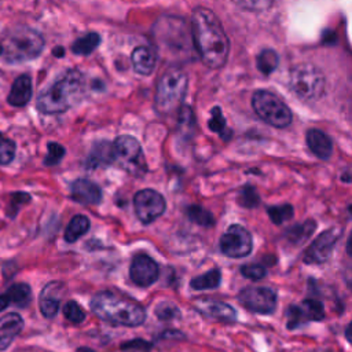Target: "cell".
Segmentation results:
<instances>
[{"label": "cell", "mask_w": 352, "mask_h": 352, "mask_svg": "<svg viewBox=\"0 0 352 352\" xmlns=\"http://www.w3.org/2000/svg\"><path fill=\"white\" fill-rule=\"evenodd\" d=\"M316 224L315 221L309 220V221H305L302 224H297L294 227H290L287 231H286V238L289 241H292L293 243H301L304 242L315 230Z\"/></svg>", "instance_id": "27"}, {"label": "cell", "mask_w": 352, "mask_h": 352, "mask_svg": "<svg viewBox=\"0 0 352 352\" xmlns=\"http://www.w3.org/2000/svg\"><path fill=\"white\" fill-rule=\"evenodd\" d=\"M48 153L44 158V164L45 165H56L60 162V160L63 158L65 155V147L60 146L59 143H55V142H50L48 143Z\"/></svg>", "instance_id": "34"}, {"label": "cell", "mask_w": 352, "mask_h": 352, "mask_svg": "<svg viewBox=\"0 0 352 352\" xmlns=\"http://www.w3.org/2000/svg\"><path fill=\"white\" fill-rule=\"evenodd\" d=\"M289 84L302 99H316L323 94L324 77L314 65L301 63L292 69Z\"/></svg>", "instance_id": "7"}, {"label": "cell", "mask_w": 352, "mask_h": 352, "mask_svg": "<svg viewBox=\"0 0 352 352\" xmlns=\"http://www.w3.org/2000/svg\"><path fill=\"white\" fill-rule=\"evenodd\" d=\"M239 302L249 311L256 314L268 315L275 311L276 293L264 286H249L239 292Z\"/></svg>", "instance_id": "10"}, {"label": "cell", "mask_w": 352, "mask_h": 352, "mask_svg": "<svg viewBox=\"0 0 352 352\" xmlns=\"http://www.w3.org/2000/svg\"><path fill=\"white\" fill-rule=\"evenodd\" d=\"M72 198L82 205H96L102 201V191L94 182L77 179L72 184Z\"/></svg>", "instance_id": "16"}, {"label": "cell", "mask_w": 352, "mask_h": 352, "mask_svg": "<svg viewBox=\"0 0 352 352\" xmlns=\"http://www.w3.org/2000/svg\"><path fill=\"white\" fill-rule=\"evenodd\" d=\"M85 89L84 76L76 70H67L55 82L40 92L37 109L44 114H58L69 110L82 96Z\"/></svg>", "instance_id": "2"}, {"label": "cell", "mask_w": 352, "mask_h": 352, "mask_svg": "<svg viewBox=\"0 0 352 352\" xmlns=\"http://www.w3.org/2000/svg\"><path fill=\"white\" fill-rule=\"evenodd\" d=\"M186 213H187V217L199 224V226H213L214 224V219L212 216V213L209 210H206L205 208L199 206V205H190L187 209H186Z\"/></svg>", "instance_id": "28"}, {"label": "cell", "mask_w": 352, "mask_h": 352, "mask_svg": "<svg viewBox=\"0 0 352 352\" xmlns=\"http://www.w3.org/2000/svg\"><path fill=\"white\" fill-rule=\"evenodd\" d=\"M77 352H92L91 349H88V348H78L77 349Z\"/></svg>", "instance_id": "41"}, {"label": "cell", "mask_w": 352, "mask_h": 352, "mask_svg": "<svg viewBox=\"0 0 352 352\" xmlns=\"http://www.w3.org/2000/svg\"><path fill=\"white\" fill-rule=\"evenodd\" d=\"M15 143L0 133V165L10 164L15 155Z\"/></svg>", "instance_id": "31"}, {"label": "cell", "mask_w": 352, "mask_h": 352, "mask_svg": "<svg viewBox=\"0 0 352 352\" xmlns=\"http://www.w3.org/2000/svg\"><path fill=\"white\" fill-rule=\"evenodd\" d=\"M32 98V80L28 74H21L12 82L10 94H8V103L11 106H25Z\"/></svg>", "instance_id": "22"}, {"label": "cell", "mask_w": 352, "mask_h": 352, "mask_svg": "<svg viewBox=\"0 0 352 352\" xmlns=\"http://www.w3.org/2000/svg\"><path fill=\"white\" fill-rule=\"evenodd\" d=\"M287 327L294 329L307 322L322 320L324 318L323 304L318 300H304L300 305H290L286 309Z\"/></svg>", "instance_id": "12"}, {"label": "cell", "mask_w": 352, "mask_h": 352, "mask_svg": "<svg viewBox=\"0 0 352 352\" xmlns=\"http://www.w3.org/2000/svg\"><path fill=\"white\" fill-rule=\"evenodd\" d=\"M195 308L205 316L213 318L220 322H234L236 319L235 309L231 305L221 301L199 298L195 301Z\"/></svg>", "instance_id": "15"}, {"label": "cell", "mask_w": 352, "mask_h": 352, "mask_svg": "<svg viewBox=\"0 0 352 352\" xmlns=\"http://www.w3.org/2000/svg\"><path fill=\"white\" fill-rule=\"evenodd\" d=\"M257 66L261 73L271 74L278 66V55L272 50H264L257 56Z\"/></svg>", "instance_id": "29"}, {"label": "cell", "mask_w": 352, "mask_h": 352, "mask_svg": "<svg viewBox=\"0 0 352 352\" xmlns=\"http://www.w3.org/2000/svg\"><path fill=\"white\" fill-rule=\"evenodd\" d=\"M307 139V144L309 147V150L320 160H329L331 153H333V143L330 140V138L319 131V129H309L305 135Z\"/></svg>", "instance_id": "19"}, {"label": "cell", "mask_w": 352, "mask_h": 352, "mask_svg": "<svg viewBox=\"0 0 352 352\" xmlns=\"http://www.w3.org/2000/svg\"><path fill=\"white\" fill-rule=\"evenodd\" d=\"M209 128L214 132H217L219 135H223L224 136V132H226V120L221 114V110L219 107H214L212 110V118L209 121Z\"/></svg>", "instance_id": "38"}, {"label": "cell", "mask_w": 352, "mask_h": 352, "mask_svg": "<svg viewBox=\"0 0 352 352\" xmlns=\"http://www.w3.org/2000/svg\"><path fill=\"white\" fill-rule=\"evenodd\" d=\"M252 107L263 121L275 128H286L293 118L290 109L270 91H256L252 96Z\"/></svg>", "instance_id": "6"}, {"label": "cell", "mask_w": 352, "mask_h": 352, "mask_svg": "<svg viewBox=\"0 0 352 352\" xmlns=\"http://www.w3.org/2000/svg\"><path fill=\"white\" fill-rule=\"evenodd\" d=\"M158 275H160L158 264L151 257L146 254H140L132 260L129 267V276L135 285L140 287H147L157 280Z\"/></svg>", "instance_id": "14"}, {"label": "cell", "mask_w": 352, "mask_h": 352, "mask_svg": "<svg viewBox=\"0 0 352 352\" xmlns=\"http://www.w3.org/2000/svg\"><path fill=\"white\" fill-rule=\"evenodd\" d=\"M241 274L252 280H258L263 279L267 275V270L265 267L260 265V264H245L241 268Z\"/></svg>", "instance_id": "37"}, {"label": "cell", "mask_w": 352, "mask_h": 352, "mask_svg": "<svg viewBox=\"0 0 352 352\" xmlns=\"http://www.w3.org/2000/svg\"><path fill=\"white\" fill-rule=\"evenodd\" d=\"M54 54H56V56H62L63 50H62V48H55V50H54Z\"/></svg>", "instance_id": "40"}, {"label": "cell", "mask_w": 352, "mask_h": 352, "mask_svg": "<svg viewBox=\"0 0 352 352\" xmlns=\"http://www.w3.org/2000/svg\"><path fill=\"white\" fill-rule=\"evenodd\" d=\"M22 329L23 319L19 314L10 312L3 315L0 318V351L7 349Z\"/></svg>", "instance_id": "17"}, {"label": "cell", "mask_w": 352, "mask_h": 352, "mask_svg": "<svg viewBox=\"0 0 352 352\" xmlns=\"http://www.w3.org/2000/svg\"><path fill=\"white\" fill-rule=\"evenodd\" d=\"M32 300V289L28 283H15L0 294V312L11 304L26 307Z\"/></svg>", "instance_id": "18"}, {"label": "cell", "mask_w": 352, "mask_h": 352, "mask_svg": "<svg viewBox=\"0 0 352 352\" xmlns=\"http://www.w3.org/2000/svg\"><path fill=\"white\" fill-rule=\"evenodd\" d=\"M238 202H239V205H242L245 208H254L260 204V197L254 187L246 186L239 191Z\"/></svg>", "instance_id": "32"}, {"label": "cell", "mask_w": 352, "mask_h": 352, "mask_svg": "<svg viewBox=\"0 0 352 352\" xmlns=\"http://www.w3.org/2000/svg\"><path fill=\"white\" fill-rule=\"evenodd\" d=\"M221 282V272L220 270H210L199 276L192 278L190 286L195 290H205V289H214Z\"/></svg>", "instance_id": "25"}, {"label": "cell", "mask_w": 352, "mask_h": 352, "mask_svg": "<svg viewBox=\"0 0 352 352\" xmlns=\"http://www.w3.org/2000/svg\"><path fill=\"white\" fill-rule=\"evenodd\" d=\"M62 285L59 282L48 283L40 296V311L45 318H52L56 315L59 309V294H60Z\"/></svg>", "instance_id": "20"}, {"label": "cell", "mask_w": 352, "mask_h": 352, "mask_svg": "<svg viewBox=\"0 0 352 352\" xmlns=\"http://www.w3.org/2000/svg\"><path fill=\"white\" fill-rule=\"evenodd\" d=\"M44 48V38L28 26H15L6 32L0 43V55L10 63H21L37 58Z\"/></svg>", "instance_id": "4"}, {"label": "cell", "mask_w": 352, "mask_h": 352, "mask_svg": "<svg viewBox=\"0 0 352 352\" xmlns=\"http://www.w3.org/2000/svg\"><path fill=\"white\" fill-rule=\"evenodd\" d=\"M63 315L72 323H81L85 319L84 309L76 301H67L65 304Z\"/></svg>", "instance_id": "33"}, {"label": "cell", "mask_w": 352, "mask_h": 352, "mask_svg": "<svg viewBox=\"0 0 352 352\" xmlns=\"http://www.w3.org/2000/svg\"><path fill=\"white\" fill-rule=\"evenodd\" d=\"M30 201V195L28 192H23V191H19V192H14L11 195V202L7 208V214L10 217H15V214L19 212L21 206L28 204Z\"/></svg>", "instance_id": "35"}, {"label": "cell", "mask_w": 352, "mask_h": 352, "mask_svg": "<svg viewBox=\"0 0 352 352\" xmlns=\"http://www.w3.org/2000/svg\"><path fill=\"white\" fill-rule=\"evenodd\" d=\"M187 74L179 67L168 69L158 80L154 106L161 114H169L180 107L187 92Z\"/></svg>", "instance_id": "5"}, {"label": "cell", "mask_w": 352, "mask_h": 352, "mask_svg": "<svg viewBox=\"0 0 352 352\" xmlns=\"http://www.w3.org/2000/svg\"><path fill=\"white\" fill-rule=\"evenodd\" d=\"M133 70L140 76H148L155 69V54L150 47L139 45L131 55Z\"/></svg>", "instance_id": "21"}, {"label": "cell", "mask_w": 352, "mask_h": 352, "mask_svg": "<svg viewBox=\"0 0 352 352\" xmlns=\"http://www.w3.org/2000/svg\"><path fill=\"white\" fill-rule=\"evenodd\" d=\"M268 216L272 223L282 224L283 221L289 220L293 216V206L289 204L278 205V206H270L268 208Z\"/></svg>", "instance_id": "30"}, {"label": "cell", "mask_w": 352, "mask_h": 352, "mask_svg": "<svg viewBox=\"0 0 352 352\" xmlns=\"http://www.w3.org/2000/svg\"><path fill=\"white\" fill-rule=\"evenodd\" d=\"M99 41H100V37L98 33H95V32L87 33L85 36L77 38L73 43L72 51L77 55H89L99 45Z\"/></svg>", "instance_id": "26"}, {"label": "cell", "mask_w": 352, "mask_h": 352, "mask_svg": "<svg viewBox=\"0 0 352 352\" xmlns=\"http://www.w3.org/2000/svg\"><path fill=\"white\" fill-rule=\"evenodd\" d=\"M238 7L248 11H264L271 7L274 0H232Z\"/></svg>", "instance_id": "36"}, {"label": "cell", "mask_w": 352, "mask_h": 352, "mask_svg": "<svg viewBox=\"0 0 352 352\" xmlns=\"http://www.w3.org/2000/svg\"><path fill=\"white\" fill-rule=\"evenodd\" d=\"M113 161H114V148H113V143H109V142L98 143L88 158V164L91 166H96L99 164H109Z\"/></svg>", "instance_id": "24"}, {"label": "cell", "mask_w": 352, "mask_h": 352, "mask_svg": "<svg viewBox=\"0 0 352 352\" xmlns=\"http://www.w3.org/2000/svg\"><path fill=\"white\" fill-rule=\"evenodd\" d=\"M155 314L160 319L162 320H169V319H173L177 316L179 314V309L177 307H175L172 302H161L157 305L155 308Z\"/></svg>", "instance_id": "39"}, {"label": "cell", "mask_w": 352, "mask_h": 352, "mask_svg": "<svg viewBox=\"0 0 352 352\" xmlns=\"http://www.w3.org/2000/svg\"><path fill=\"white\" fill-rule=\"evenodd\" d=\"M133 206L139 220L143 224H150L165 212L166 204L158 191L144 188L135 194Z\"/></svg>", "instance_id": "11"}, {"label": "cell", "mask_w": 352, "mask_h": 352, "mask_svg": "<svg viewBox=\"0 0 352 352\" xmlns=\"http://www.w3.org/2000/svg\"><path fill=\"white\" fill-rule=\"evenodd\" d=\"M340 236L338 228H330L323 231L305 250L304 263L307 264H319L329 258L333 248Z\"/></svg>", "instance_id": "13"}, {"label": "cell", "mask_w": 352, "mask_h": 352, "mask_svg": "<svg viewBox=\"0 0 352 352\" xmlns=\"http://www.w3.org/2000/svg\"><path fill=\"white\" fill-rule=\"evenodd\" d=\"M114 161L117 160L122 168L129 172L142 170L144 166V157L139 142L129 135L118 136L114 143Z\"/></svg>", "instance_id": "9"}, {"label": "cell", "mask_w": 352, "mask_h": 352, "mask_svg": "<svg viewBox=\"0 0 352 352\" xmlns=\"http://www.w3.org/2000/svg\"><path fill=\"white\" fill-rule=\"evenodd\" d=\"M191 34L201 60L212 67H221L230 52L228 37L216 14L198 7L191 18Z\"/></svg>", "instance_id": "1"}, {"label": "cell", "mask_w": 352, "mask_h": 352, "mask_svg": "<svg viewBox=\"0 0 352 352\" xmlns=\"http://www.w3.org/2000/svg\"><path fill=\"white\" fill-rule=\"evenodd\" d=\"M91 309L100 319L117 326H139L146 319V312L139 304L111 292L96 293L91 300Z\"/></svg>", "instance_id": "3"}, {"label": "cell", "mask_w": 352, "mask_h": 352, "mask_svg": "<svg viewBox=\"0 0 352 352\" xmlns=\"http://www.w3.org/2000/svg\"><path fill=\"white\" fill-rule=\"evenodd\" d=\"M219 246L224 256L231 258H241L252 252L253 241L250 232L245 227L232 224L220 238Z\"/></svg>", "instance_id": "8"}, {"label": "cell", "mask_w": 352, "mask_h": 352, "mask_svg": "<svg viewBox=\"0 0 352 352\" xmlns=\"http://www.w3.org/2000/svg\"><path fill=\"white\" fill-rule=\"evenodd\" d=\"M89 230V219L84 214H76L65 230L66 242H76Z\"/></svg>", "instance_id": "23"}]
</instances>
